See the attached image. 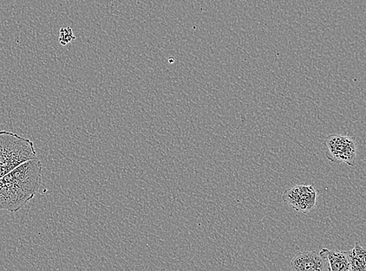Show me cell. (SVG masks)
<instances>
[{
  "mask_svg": "<svg viewBox=\"0 0 366 271\" xmlns=\"http://www.w3.org/2000/svg\"><path fill=\"white\" fill-rule=\"evenodd\" d=\"M292 270L298 271L329 270L328 263L316 251L299 253L292 258Z\"/></svg>",
  "mask_w": 366,
  "mask_h": 271,
  "instance_id": "cell-5",
  "label": "cell"
},
{
  "mask_svg": "<svg viewBox=\"0 0 366 271\" xmlns=\"http://www.w3.org/2000/svg\"><path fill=\"white\" fill-rule=\"evenodd\" d=\"M43 164L37 157L25 161L0 178V210H21L40 189Z\"/></svg>",
  "mask_w": 366,
  "mask_h": 271,
  "instance_id": "cell-1",
  "label": "cell"
},
{
  "mask_svg": "<svg viewBox=\"0 0 366 271\" xmlns=\"http://www.w3.org/2000/svg\"><path fill=\"white\" fill-rule=\"evenodd\" d=\"M319 255L328 263L330 271H350L349 251L323 248Z\"/></svg>",
  "mask_w": 366,
  "mask_h": 271,
  "instance_id": "cell-6",
  "label": "cell"
},
{
  "mask_svg": "<svg viewBox=\"0 0 366 271\" xmlns=\"http://www.w3.org/2000/svg\"><path fill=\"white\" fill-rule=\"evenodd\" d=\"M356 137L341 134H331L324 141L326 157L333 163L343 162L351 167L356 166L357 144Z\"/></svg>",
  "mask_w": 366,
  "mask_h": 271,
  "instance_id": "cell-3",
  "label": "cell"
},
{
  "mask_svg": "<svg viewBox=\"0 0 366 271\" xmlns=\"http://www.w3.org/2000/svg\"><path fill=\"white\" fill-rule=\"evenodd\" d=\"M76 37L74 36L73 30L70 27H63L60 30V37L59 42L62 46H67L68 44L74 42Z\"/></svg>",
  "mask_w": 366,
  "mask_h": 271,
  "instance_id": "cell-8",
  "label": "cell"
},
{
  "mask_svg": "<svg viewBox=\"0 0 366 271\" xmlns=\"http://www.w3.org/2000/svg\"><path fill=\"white\" fill-rule=\"evenodd\" d=\"M36 157V148L31 139L0 131V178L25 161Z\"/></svg>",
  "mask_w": 366,
  "mask_h": 271,
  "instance_id": "cell-2",
  "label": "cell"
},
{
  "mask_svg": "<svg viewBox=\"0 0 366 271\" xmlns=\"http://www.w3.org/2000/svg\"><path fill=\"white\" fill-rule=\"evenodd\" d=\"M317 193L312 185H298L286 190L282 200L298 212L307 214L317 205Z\"/></svg>",
  "mask_w": 366,
  "mask_h": 271,
  "instance_id": "cell-4",
  "label": "cell"
},
{
  "mask_svg": "<svg viewBox=\"0 0 366 271\" xmlns=\"http://www.w3.org/2000/svg\"><path fill=\"white\" fill-rule=\"evenodd\" d=\"M350 269L352 271H365L366 270V251L358 243L349 251Z\"/></svg>",
  "mask_w": 366,
  "mask_h": 271,
  "instance_id": "cell-7",
  "label": "cell"
}]
</instances>
